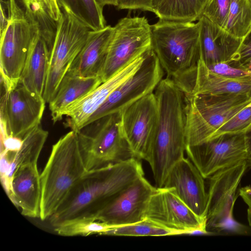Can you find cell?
<instances>
[{
	"label": "cell",
	"mask_w": 251,
	"mask_h": 251,
	"mask_svg": "<svg viewBox=\"0 0 251 251\" xmlns=\"http://www.w3.org/2000/svg\"><path fill=\"white\" fill-rule=\"evenodd\" d=\"M233 36L244 38L251 29V0H231L225 29Z\"/></svg>",
	"instance_id": "30"
},
{
	"label": "cell",
	"mask_w": 251,
	"mask_h": 251,
	"mask_svg": "<svg viewBox=\"0 0 251 251\" xmlns=\"http://www.w3.org/2000/svg\"><path fill=\"white\" fill-rule=\"evenodd\" d=\"M154 93L157 121L146 161L151 166L157 187H162L172 168L184 157L185 102L183 92L167 77L161 80Z\"/></svg>",
	"instance_id": "1"
},
{
	"label": "cell",
	"mask_w": 251,
	"mask_h": 251,
	"mask_svg": "<svg viewBox=\"0 0 251 251\" xmlns=\"http://www.w3.org/2000/svg\"><path fill=\"white\" fill-rule=\"evenodd\" d=\"M0 96L1 136L23 138L40 125L46 101L28 90L20 79L11 84L1 80Z\"/></svg>",
	"instance_id": "9"
},
{
	"label": "cell",
	"mask_w": 251,
	"mask_h": 251,
	"mask_svg": "<svg viewBox=\"0 0 251 251\" xmlns=\"http://www.w3.org/2000/svg\"><path fill=\"white\" fill-rule=\"evenodd\" d=\"M45 1L51 18L58 23L61 18L62 11L57 0H45Z\"/></svg>",
	"instance_id": "38"
},
{
	"label": "cell",
	"mask_w": 251,
	"mask_h": 251,
	"mask_svg": "<svg viewBox=\"0 0 251 251\" xmlns=\"http://www.w3.org/2000/svg\"><path fill=\"white\" fill-rule=\"evenodd\" d=\"M60 8L71 13L92 30L105 27L106 21L101 8L95 0H57Z\"/></svg>",
	"instance_id": "28"
},
{
	"label": "cell",
	"mask_w": 251,
	"mask_h": 251,
	"mask_svg": "<svg viewBox=\"0 0 251 251\" xmlns=\"http://www.w3.org/2000/svg\"><path fill=\"white\" fill-rule=\"evenodd\" d=\"M25 16L47 42L50 53L54 42L57 23L51 18L45 0H19Z\"/></svg>",
	"instance_id": "27"
},
{
	"label": "cell",
	"mask_w": 251,
	"mask_h": 251,
	"mask_svg": "<svg viewBox=\"0 0 251 251\" xmlns=\"http://www.w3.org/2000/svg\"><path fill=\"white\" fill-rule=\"evenodd\" d=\"M12 202L20 208L21 214L31 218H40L41 183L37 162L20 166L12 181Z\"/></svg>",
	"instance_id": "23"
},
{
	"label": "cell",
	"mask_w": 251,
	"mask_h": 251,
	"mask_svg": "<svg viewBox=\"0 0 251 251\" xmlns=\"http://www.w3.org/2000/svg\"><path fill=\"white\" fill-rule=\"evenodd\" d=\"M56 36L50 56L43 97L50 102L62 78L85 44L91 30L68 11L61 8Z\"/></svg>",
	"instance_id": "8"
},
{
	"label": "cell",
	"mask_w": 251,
	"mask_h": 251,
	"mask_svg": "<svg viewBox=\"0 0 251 251\" xmlns=\"http://www.w3.org/2000/svg\"><path fill=\"white\" fill-rule=\"evenodd\" d=\"M152 48L151 25L145 17H125L114 26L100 75L104 82Z\"/></svg>",
	"instance_id": "10"
},
{
	"label": "cell",
	"mask_w": 251,
	"mask_h": 251,
	"mask_svg": "<svg viewBox=\"0 0 251 251\" xmlns=\"http://www.w3.org/2000/svg\"><path fill=\"white\" fill-rule=\"evenodd\" d=\"M188 158L205 178L247 160L246 134H224L196 146H186Z\"/></svg>",
	"instance_id": "14"
},
{
	"label": "cell",
	"mask_w": 251,
	"mask_h": 251,
	"mask_svg": "<svg viewBox=\"0 0 251 251\" xmlns=\"http://www.w3.org/2000/svg\"><path fill=\"white\" fill-rule=\"evenodd\" d=\"M198 23L200 58L207 66L228 63L237 52L243 38L233 36L204 16Z\"/></svg>",
	"instance_id": "19"
},
{
	"label": "cell",
	"mask_w": 251,
	"mask_h": 251,
	"mask_svg": "<svg viewBox=\"0 0 251 251\" xmlns=\"http://www.w3.org/2000/svg\"><path fill=\"white\" fill-rule=\"evenodd\" d=\"M248 162L251 164V130L246 134Z\"/></svg>",
	"instance_id": "40"
},
{
	"label": "cell",
	"mask_w": 251,
	"mask_h": 251,
	"mask_svg": "<svg viewBox=\"0 0 251 251\" xmlns=\"http://www.w3.org/2000/svg\"><path fill=\"white\" fill-rule=\"evenodd\" d=\"M186 146L209 140L215 132L251 104L246 94L184 95Z\"/></svg>",
	"instance_id": "5"
},
{
	"label": "cell",
	"mask_w": 251,
	"mask_h": 251,
	"mask_svg": "<svg viewBox=\"0 0 251 251\" xmlns=\"http://www.w3.org/2000/svg\"><path fill=\"white\" fill-rule=\"evenodd\" d=\"M209 0H153L152 12L160 20L193 22L202 16Z\"/></svg>",
	"instance_id": "26"
},
{
	"label": "cell",
	"mask_w": 251,
	"mask_h": 251,
	"mask_svg": "<svg viewBox=\"0 0 251 251\" xmlns=\"http://www.w3.org/2000/svg\"><path fill=\"white\" fill-rule=\"evenodd\" d=\"M144 175L140 160L132 157L87 174L49 220L53 226L75 217L92 213Z\"/></svg>",
	"instance_id": "2"
},
{
	"label": "cell",
	"mask_w": 251,
	"mask_h": 251,
	"mask_svg": "<svg viewBox=\"0 0 251 251\" xmlns=\"http://www.w3.org/2000/svg\"><path fill=\"white\" fill-rule=\"evenodd\" d=\"M231 0H209L202 16L225 29L230 6Z\"/></svg>",
	"instance_id": "33"
},
{
	"label": "cell",
	"mask_w": 251,
	"mask_h": 251,
	"mask_svg": "<svg viewBox=\"0 0 251 251\" xmlns=\"http://www.w3.org/2000/svg\"><path fill=\"white\" fill-rule=\"evenodd\" d=\"M153 0H117L119 9L141 10L152 12Z\"/></svg>",
	"instance_id": "36"
},
{
	"label": "cell",
	"mask_w": 251,
	"mask_h": 251,
	"mask_svg": "<svg viewBox=\"0 0 251 251\" xmlns=\"http://www.w3.org/2000/svg\"><path fill=\"white\" fill-rule=\"evenodd\" d=\"M116 227L97 220L92 214L80 215L65 220L54 226V230L63 236H88L105 232Z\"/></svg>",
	"instance_id": "29"
},
{
	"label": "cell",
	"mask_w": 251,
	"mask_h": 251,
	"mask_svg": "<svg viewBox=\"0 0 251 251\" xmlns=\"http://www.w3.org/2000/svg\"><path fill=\"white\" fill-rule=\"evenodd\" d=\"M163 72L157 56L151 49L138 70L111 93L85 126L104 116L121 113L136 100L154 92L163 78Z\"/></svg>",
	"instance_id": "12"
},
{
	"label": "cell",
	"mask_w": 251,
	"mask_h": 251,
	"mask_svg": "<svg viewBox=\"0 0 251 251\" xmlns=\"http://www.w3.org/2000/svg\"><path fill=\"white\" fill-rule=\"evenodd\" d=\"M9 24L0 35L1 79L7 83L19 80L28 49L37 29L16 0H7Z\"/></svg>",
	"instance_id": "11"
},
{
	"label": "cell",
	"mask_w": 251,
	"mask_h": 251,
	"mask_svg": "<svg viewBox=\"0 0 251 251\" xmlns=\"http://www.w3.org/2000/svg\"><path fill=\"white\" fill-rule=\"evenodd\" d=\"M50 50L46 41L36 32L31 42L20 80L31 92L43 96L47 76Z\"/></svg>",
	"instance_id": "24"
},
{
	"label": "cell",
	"mask_w": 251,
	"mask_h": 251,
	"mask_svg": "<svg viewBox=\"0 0 251 251\" xmlns=\"http://www.w3.org/2000/svg\"><path fill=\"white\" fill-rule=\"evenodd\" d=\"M251 130V104L228 120L215 132L210 140L224 134H246Z\"/></svg>",
	"instance_id": "32"
},
{
	"label": "cell",
	"mask_w": 251,
	"mask_h": 251,
	"mask_svg": "<svg viewBox=\"0 0 251 251\" xmlns=\"http://www.w3.org/2000/svg\"><path fill=\"white\" fill-rule=\"evenodd\" d=\"M246 94L251 96V75L230 77L211 71L200 58L184 95Z\"/></svg>",
	"instance_id": "20"
},
{
	"label": "cell",
	"mask_w": 251,
	"mask_h": 251,
	"mask_svg": "<svg viewBox=\"0 0 251 251\" xmlns=\"http://www.w3.org/2000/svg\"><path fill=\"white\" fill-rule=\"evenodd\" d=\"M156 189L142 176L108 203L90 214L115 227L141 222L145 220L150 198Z\"/></svg>",
	"instance_id": "16"
},
{
	"label": "cell",
	"mask_w": 251,
	"mask_h": 251,
	"mask_svg": "<svg viewBox=\"0 0 251 251\" xmlns=\"http://www.w3.org/2000/svg\"><path fill=\"white\" fill-rule=\"evenodd\" d=\"M103 82L100 76L83 77L67 72L49 102L52 120L62 119L66 108L97 87Z\"/></svg>",
	"instance_id": "25"
},
{
	"label": "cell",
	"mask_w": 251,
	"mask_h": 251,
	"mask_svg": "<svg viewBox=\"0 0 251 251\" xmlns=\"http://www.w3.org/2000/svg\"><path fill=\"white\" fill-rule=\"evenodd\" d=\"M204 179L192 162L183 157L170 170L163 187L173 189L198 217L206 222L208 195Z\"/></svg>",
	"instance_id": "17"
},
{
	"label": "cell",
	"mask_w": 251,
	"mask_h": 251,
	"mask_svg": "<svg viewBox=\"0 0 251 251\" xmlns=\"http://www.w3.org/2000/svg\"><path fill=\"white\" fill-rule=\"evenodd\" d=\"M114 26L91 30L88 39L68 73L83 77L100 76L107 57Z\"/></svg>",
	"instance_id": "21"
},
{
	"label": "cell",
	"mask_w": 251,
	"mask_h": 251,
	"mask_svg": "<svg viewBox=\"0 0 251 251\" xmlns=\"http://www.w3.org/2000/svg\"><path fill=\"white\" fill-rule=\"evenodd\" d=\"M77 133L87 174L133 157L122 132L121 113L97 119Z\"/></svg>",
	"instance_id": "6"
},
{
	"label": "cell",
	"mask_w": 251,
	"mask_h": 251,
	"mask_svg": "<svg viewBox=\"0 0 251 251\" xmlns=\"http://www.w3.org/2000/svg\"><path fill=\"white\" fill-rule=\"evenodd\" d=\"M102 235L113 236H166L177 235L176 232L166 229L148 220L117 226L112 228Z\"/></svg>",
	"instance_id": "31"
},
{
	"label": "cell",
	"mask_w": 251,
	"mask_h": 251,
	"mask_svg": "<svg viewBox=\"0 0 251 251\" xmlns=\"http://www.w3.org/2000/svg\"><path fill=\"white\" fill-rule=\"evenodd\" d=\"M239 196L248 206L247 219L249 226H251V186H246L240 188Z\"/></svg>",
	"instance_id": "37"
},
{
	"label": "cell",
	"mask_w": 251,
	"mask_h": 251,
	"mask_svg": "<svg viewBox=\"0 0 251 251\" xmlns=\"http://www.w3.org/2000/svg\"><path fill=\"white\" fill-rule=\"evenodd\" d=\"M145 220L179 234H209L206 221L198 217L172 188L156 187L151 195Z\"/></svg>",
	"instance_id": "13"
},
{
	"label": "cell",
	"mask_w": 251,
	"mask_h": 251,
	"mask_svg": "<svg viewBox=\"0 0 251 251\" xmlns=\"http://www.w3.org/2000/svg\"><path fill=\"white\" fill-rule=\"evenodd\" d=\"M157 121V104L154 92L136 100L121 112L122 132L134 157L146 160Z\"/></svg>",
	"instance_id": "15"
},
{
	"label": "cell",
	"mask_w": 251,
	"mask_h": 251,
	"mask_svg": "<svg viewBox=\"0 0 251 251\" xmlns=\"http://www.w3.org/2000/svg\"><path fill=\"white\" fill-rule=\"evenodd\" d=\"M7 4V2L4 4L2 2H0V34L2 33L6 29L9 24V17H7L5 12V5Z\"/></svg>",
	"instance_id": "39"
},
{
	"label": "cell",
	"mask_w": 251,
	"mask_h": 251,
	"mask_svg": "<svg viewBox=\"0 0 251 251\" xmlns=\"http://www.w3.org/2000/svg\"><path fill=\"white\" fill-rule=\"evenodd\" d=\"M147 51L89 93L68 106L63 113V116L67 117L65 123L66 126L76 132L82 128L111 93L138 70Z\"/></svg>",
	"instance_id": "18"
},
{
	"label": "cell",
	"mask_w": 251,
	"mask_h": 251,
	"mask_svg": "<svg viewBox=\"0 0 251 251\" xmlns=\"http://www.w3.org/2000/svg\"><path fill=\"white\" fill-rule=\"evenodd\" d=\"M76 131L71 130L53 145L40 174V219H49L86 175Z\"/></svg>",
	"instance_id": "3"
},
{
	"label": "cell",
	"mask_w": 251,
	"mask_h": 251,
	"mask_svg": "<svg viewBox=\"0 0 251 251\" xmlns=\"http://www.w3.org/2000/svg\"><path fill=\"white\" fill-rule=\"evenodd\" d=\"M207 66L212 72L227 77L236 78L251 75V72L248 71L233 67L225 62L214 63Z\"/></svg>",
	"instance_id": "35"
},
{
	"label": "cell",
	"mask_w": 251,
	"mask_h": 251,
	"mask_svg": "<svg viewBox=\"0 0 251 251\" xmlns=\"http://www.w3.org/2000/svg\"><path fill=\"white\" fill-rule=\"evenodd\" d=\"M48 136V132L40 125L28 132L23 138L20 149L13 154L0 152V171L2 185L7 196L13 199L12 181L20 166L37 162Z\"/></svg>",
	"instance_id": "22"
},
{
	"label": "cell",
	"mask_w": 251,
	"mask_h": 251,
	"mask_svg": "<svg viewBox=\"0 0 251 251\" xmlns=\"http://www.w3.org/2000/svg\"><path fill=\"white\" fill-rule=\"evenodd\" d=\"M95 1L102 9L105 5L115 6L117 5V0H95Z\"/></svg>",
	"instance_id": "41"
},
{
	"label": "cell",
	"mask_w": 251,
	"mask_h": 251,
	"mask_svg": "<svg viewBox=\"0 0 251 251\" xmlns=\"http://www.w3.org/2000/svg\"></svg>",
	"instance_id": "42"
},
{
	"label": "cell",
	"mask_w": 251,
	"mask_h": 251,
	"mask_svg": "<svg viewBox=\"0 0 251 251\" xmlns=\"http://www.w3.org/2000/svg\"><path fill=\"white\" fill-rule=\"evenodd\" d=\"M151 29L152 49L167 77L176 82L196 68L200 58L198 22L159 20Z\"/></svg>",
	"instance_id": "4"
},
{
	"label": "cell",
	"mask_w": 251,
	"mask_h": 251,
	"mask_svg": "<svg viewBox=\"0 0 251 251\" xmlns=\"http://www.w3.org/2000/svg\"><path fill=\"white\" fill-rule=\"evenodd\" d=\"M249 165L245 160L209 178L206 228L209 234L223 230L247 233V227L234 220L233 209L239 196L241 180Z\"/></svg>",
	"instance_id": "7"
},
{
	"label": "cell",
	"mask_w": 251,
	"mask_h": 251,
	"mask_svg": "<svg viewBox=\"0 0 251 251\" xmlns=\"http://www.w3.org/2000/svg\"><path fill=\"white\" fill-rule=\"evenodd\" d=\"M227 63L251 72V29L243 38L236 53Z\"/></svg>",
	"instance_id": "34"
}]
</instances>
